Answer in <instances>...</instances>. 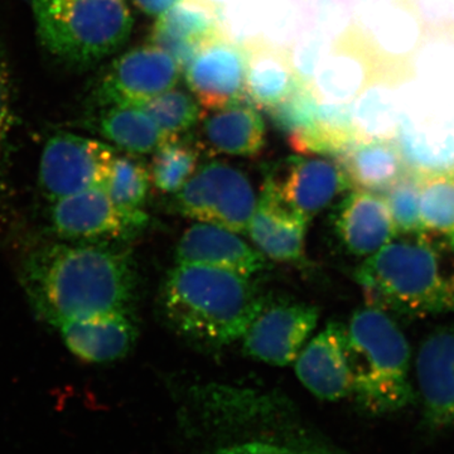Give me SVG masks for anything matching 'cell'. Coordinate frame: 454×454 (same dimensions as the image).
Instances as JSON below:
<instances>
[{"label": "cell", "instance_id": "6da1fadb", "mask_svg": "<svg viewBox=\"0 0 454 454\" xmlns=\"http://www.w3.org/2000/svg\"><path fill=\"white\" fill-rule=\"evenodd\" d=\"M20 284L42 321L61 322L101 313H129L139 277L128 249L110 243H44L20 262Z\"/></svg>", "mask_w": 454, "mask_h": 454}, {"label": "cell", "instance_id": "7a4b0ae2", "mask_svg": "<svg viewBox=\"0 0 454 454\" xmlns=\"http://www.w3.org/2000/svg\"><path fill=\"white\" fill-rule=\"evenodd\" d=\"M265 306L252 277L207 265L177 264L160 291L169 327L207 349L225 348L243 339Z\"/></svg>", "mask_w": 454, "mask_h": 454}, {"label": "cell", "instance_id": "3957f363", "mask_svg": "<svg viewBox=\"0 0 454 454\" xmlns=\"http://www.w3.org/2000/svg\"><path fill=\"white\" fill-rule=\"evenodd\" d=\"M369 306L400 315L454 312V236L420 231L394 239L357 269Z\"/></svg>", "mask_w": 454, "mask_h": 454}, {"label": "cell", "instance_id": "277c9868", "mask_svg": "<svg viewBox=\"0 0 454 454\" xmlns=\"http://www.w3.org/2000/svg\"><path fill=\"white\" fill-rule=\"evenodd\" d=\"M355 402L370 414H391L413 404L411 354L404 333L382 309L357 310L345 325Z\"/></svg>", "mask_w": 454, "mask_h": 454}, {"label": "cell", "instance_id": "5b68a950", "mask_svg": "<svg viewBox=\"0 0 454 454\" xmlns=\"http://www.w3.org/2000/svg\"><path fill=\"white\" fill-rule=\"evenodd\" d=\"M31 5L42 46L77 67L113 55L133 29L124 0H31Z\"/></svg>", "mask_w": 454, "mask_h": 454}, {"label": "cell", "instance_id": "8992f818", "mask_svg": "<svg viewBox=\"0 0 454 454\" xmlns=\"http://www.w3.org/2000/svg\"><path fill=\"white\" fill-rule=\"evenodd\" d=\"M411 73V59L387 52L354 22L333 42L309 89L318 103H354L372 83L393 88Z\"/></svg>", "mask_w": 454, "mask_h": 454}, {"label": "cell", "instance_id": "52a82bcc", "mask_svg": "<svg viewBox=\"0 0 454 454\" xmlns=\"http://www.w3.org/2000/svg\"><path fill=\"white\" fill-rule=\"evenodd\" d=\"M249 178L226 163L205 164L177 192L176 206L184 216L247 232L256 207Z\"/></svg>", "mask_w": 454, "mask_h": 454}, {"label": "cell", "instance_id": "ba28073f", "mask_svg": "<svg viewBox=\"0 0 454 454\" xmlns=\"http://www.w3.org/2000/svg\"><path fill=\"white\" fill-rule=\"evenodd\" d=\"M115 149L73 133L59 131L47 140L40 163L42 195L49 202L92 187H104Z\"/></svg>", "mask_w": 454, "mask_h": 454}, {"label": "cell", "instance_id": "9c48e42d", "mask_svg": "<svg viewBox=\"0 0 454 454\" xmlns=\"http://www.w3.org/2000/svg\"><path fill=\"white\" fill-rule=\"evenodd\" d=\"M181 71L172 56L152 44L130 50L114 59L100 77L92 91V106H145L175 88Z\"/></svg>", "mask_w": 454, "mask_h": 454}, {"label": "cell", "instance_id": "30bf717a", "mask_svg": "<svg viewBox=\"0 0 454 454\" xmlns=\"http://www.w3.org/2000/svg\"><path fill=\"white\" fill-rule=\"evenodd\" d=\"M51 231L73 243H110L140 229L107 195L106 188L92 187L50 202Z\"/></svg>", "mask_w": 454, "mask_h": 454}, {"label": "cell", "instance_id": "8fae6325", "mask_svg": "<svg viewBox=\"0 0 454 454\" xmlns=\"http://www.w3.org/2000/svg\"><path fill=\"white\" fill-rule=\"evenodd\" d=\"M184 71L188 88L202 106L203 114L216 112L247 98V50L227 40L225 35L201 47Z\"/></svg>", "mask_w": 454, "mask_h": 454}, {"label": "cell", "instance_id": "7c38bea8", "mask_svg": "<svg viewBox=\"0 0 454 454\" xmlns=\"http://www.w3.org/2000/svg\"><path fill=\"white\" fill-rule=\"evenodd\" d=\"M318 318V309L310 304H267L244 334L245 354L269 365L288 366L300 356Z\"/></svg>", "mask_w": 454, "mask_h": 454}, {"label": "cell", "instance_id": "4fadbf2b", "mask_svg": "<svg viewBox=\"0 0 454 454\" xmlns=\"http://www.w3.org/2000/svg\"><path fill=\"white\" fill-rule=\"evenodd\" d=\"M265 184L284 206L309 221L352 187L339 162L303 157L284 160Z\"/></svg>", "mask_w": 454, "mask_h": 454}, {"label": "cell", "instance_id": "5bb4252c", "mask_svg": "<svg viewBox=\"0 0 454 454\" xmlns=\"http://www.w3.org/2000/svg\"><path fill=\"white\" fill-rule=\"evenodd\" d=\"M415 379L426 428H453L454 327L439 328L423 340L415 358Z\"/></svg>", "mask_w": 454, "mask_h": 454}, {"label": "cell", "instance_id": "9a60e30c", "mask_svg": "<svg viewBox=\"0 0 454 454\" xmlns=\"http://www.w3.org/2000/svg\"><path fill=\"white\" fill-rule=\"evenodd\" d=\"M294 364L301 385L318 399L337 402L351 396L345 325H328L301 349Z\"/></svg>", "mask_w": 454, "mask_h": 454}, {"label": "cell", "instance_id": "2e32d148", "mask_svg": "<svg viewBox=\"0 0 454 454\" xmlns=\"http://www.w3.org/2000/svg\"><path fill=\"white\" fill-rule=\"evenodd\" d=\"M62 340L74 357L86 364H107L127 356L138 337L129 313L79 317L61 322Z\"/></svg>", "mask_w": 454, "mask_h": 454}, {"label": "cell", "instance_id": "e0dca14e", "mask_svg": "<svg viewBox=\"0 0 454 454\" xmlns=\"http://www.w3.org/2000/svg\"><path fill=\"white\" fill-rule=\"evenodd\" d=\"M236 234L214 223H195L179 240L176 262L226 269L247 277L267 269V256Z\"/></svg>", "mask_w": 454, "mask_h": 454}, {"label": "cell", "instance_id": "ac0fdd59", "mask_svg": "<svg viewBox=\"0 0 454 454\" xmlns=\"http://www.w3.org/2000/svg\"><path fill=\"white\" fill-rule=\"evenodd\" d=\"M333 223L340 243L356 256L369 258L397 234L387 200L357 188L340 203Z\"/></svg>", "mask_w": 454, "mask_h": 454}, {"label": "cell", "instance_id": "d6986e66", "mask_svg": "<svg viewBox=\"0 0 454 454\" xmlns=\"http://www.w3.org/2000/svg\"><path fill=\"white\" fill-rule=\"evenodd\" d=\"M220 35L215 9L199 0H182L158 17L149 44L168 53L184 71L200 49Z\"/></svg>", "mask_w": 454, "mask_h": 454}, {"label": "cell", "instance_id": "ffe728a7", "mask_svg": "<svg viewBox=\"0 0 454 454\" xmlns=\"http://www.w3.org/2000/svg\"><path fill=\"white\" fill-rule=\"evenodd\" d=\"M309 223L284 206L265 184L247 232L267 258L297 262L303 259Z\"/></svg>", "mask_w": 454, "mask_h": 454}, {"label": "cell", "instance_id": "44dd1931", "mask_svg": "<svg viewBox=\"0 0 454 454\" xmlns=\"http://www.w3.org/2000/svg\"><path fill=\"white\" fill-rule=\"evenodd\" d=\"M202 134L206 145L215 153L255 157L265 145V124L249 98L205 114Z\"/></svg>", "mask_w": 454, "mask_h": 454}, {"label": "cell", "instance_id": "7402d4cb", "mask_svg": "<svg viewBox=\"0 0 454 454\" xmlns=\"http://www.w3.org/2000/svg\"><path fill=\"white\" fill-rule=\"evenodd\" d=\"M351 186L387 192L404 176V157L389 138L357 139L337 157Z\"/></svg>", "mask_w": 454, "mask_h": 454}, {"label": "cell", "instance_id": "603a6c76", "mask_svg": "<svg viewBox=\"0 0 454 454\" xmlns=\"http://www.w3.org/2000/svg\"><path fill=\"white\" fill-rule=\"evenodd\" d=\"M245 92L258 109L270 110L304 86L293 68L289 52L260 41L247 47Z\"/></svg>", "mask_w": 454, "mask_h": 454}, {"label": "cell", "instance_id": "cb8c5ba5", "mask_svg": "<svg viewBox=\"0 0 454 454\" xmlns=\"http://www.w3.org/2000/svg\"><path fill=\"white\" fill-rule=\"evenodd\" d=\"M94 128L104 139L133 155L154 152L164 137L143 106H115L100 109Z\"/></svg>", "mask_w": 454, "mask_h": 454}, {"label": "cell", "instance_id": "d4e9b609", "mask_svg": "<svg viewBox=\"0 0 454 454\" xmlns=\"http://www.w3.org/2000/svg\"><path fill=\"white\" fill-rule=\"evenodd\" d=\"M151 184V169L145 162L133 154H116L104 188L119 210L142 227L146 221L143 206Z\"/></svg>", "mask_w": 454, "mask_h": 454}, {"label": "cell", "instance_id": "484cf974", "mask_svg": "<svg viewBox=\"0 0 454 454\" xmlns=\"http://www.w3.org/2000/svg\"><path fill=\"white\" fill-rule=\"evenodd\" d=\"M201 143L191 137L164 139L154 151L152 182L164 193H176L192 177L201 155Z\"/></svg>", "mask_w": 454, "mask_h": 454}, {"label": "cell", "instance_id": "4316f807", "mask_svg": "<svg viewBox=\"0 0 454 454\" xmlns=\"http://www.w3.org/2000/svg\"><path fill=\"white\" fill-rule=\"evenodd\" d=\"M419 215L423 231L454 236V175L433 173L419 181Z\"/></svg>", "mask_w": 454, "mask_h": 454}, {"label": "cell", "instance_id": "83f0119b", "mask_svg": "<svg viewBox=\"0 0 454 454\" xmlns=\"http://www.w3.org/2000/svg\"><path fill=\"white\" fill-rule=\"evenodd\" d=\"M309 28L304 0H267L262 13V41L288 51Z\"/></svg>", "mask_w": 454, "mask_h": 454}, {"label": "cell", "instance_id": "f1b7e54d", "mask_svg": "<svg viewBox=\"0 0 454 454\" xmlns=\"http://www.w3.org/2000/svg\"><path fill=\"white\" fill-rule=\"evenodd\" d=\"M249 434L221 442L205 454H339L306 439L283 437L265 430Z\"/></svg>", "mask_w": 454, "mask_h": 454}, {"label": "cell", "instance_id": "f546056e", "mask_svg": "<svg viewBox=\"0 0 454 454\" xmlns=\"http://www.w3.org/2000/svg\"><path fill=\"white\" fill-rule=\"evenodd\" d=\"M387 83H372L352 103L354 127L358 139L389 138L394 124V106Z\"/></svg>", "mask_w": 454, "mask_h": 454}, {"label": "cell", "instance_id": "4dcf8cb0", "mask_svg": "<svg viewBox=\"0 0 454 454\" xmlns=\"http://www.w3.org/2000/svg\"><path fill=\"white\" fill-rule=\"evenodd\" d=\"M151 115L164 139L181 137L192 129L201 119L199 104L190 94L179 90H168L143 106Z\"/></svg>", "mask_w": 454, "mask_h": 454}, {"label": "cell", "instance_id": "1f68e13d", "mask_svg": "<svg viewBox=\"0 0 454 454\" xmlns=\"http://www.w3.org/2000/svg\"><path fill=\"white\" fill-rule=\"evenodd\" d=\"M265 2L267 0H229L221 5L216 13L223 35L244 49L262 41Z\"/></svg>", "mask_w": 454, "mask_h": 454}, {"label": "cell", "instance_id": "d6a6232c", "mask_svg": "<svg viewBox=\"0 0 454 454\" xmlns=\"http://www.w3.org/2000/svg\"><path fill=\"white\" fill-rule=\"evenodd\" d=\"M16 124L13 77L4 44L0 40V199L9 192L12 137Z\"/></svg>", "mask_w": 454, "mask_h": 454}, {"label": "cell", "instance_id": "836d02e7", "mask_svg": "<svg viewBox=\"0 0 454 454\" xmlns=\"http://www.w3.org/2000/svg\"><path fill=\"white\" fill-rule=\"evenodd\" d=\"M387 193L385 200L396 231L404 235L423 231L419 215V181L403 176Z\"/></svg>", "mask_w": 454, "mask_h": 454}, {"label": "cell", "instance_id": "e575fe53", "mask_svg": "<svg viewBox=\"0 0 454 454\" xmlns=\"http://www.w3.org/2000/svg\"><path fill=\"white\" fill-rule=\"evenodd\" d=\"M318 101L307 86H301L282 104L268 110L271 121L289 136L312 129L317 121Z\"/></svg>", "mask_w": 454, "mask_h": 454}, {"label": "cell", "instance_id": "d590c367", "mask_svg": "<svg viewBox=\"0 0 454 454\" xmlns=\"http://www.w3.org/2000/svg\"><path fill=\"white\" fill-rule=\"evenodd\" d=\"M333 42L324 33L307 28L288 50L294 73L307 88H309L319 66L333 49Z\"/></svg>", "mask_w": 454, "mask_h": 454}, {"label": "cell", "instance_id": "8d00e7d4", "mask_svg": "<svg viewBox=\"0 0 454 454\" xmlns=\"http://www.w3.org/2000/svg\"><path fill=\"white\" fill-rule=\"evenodd\" d=\"M309 28L336 41L354 25V16L342 0H304Z\"/></svg>", "mask_w": 454, "mask_h": 454}, {"label": "cell", "instance_id": "74e56055", "mask_svg": "<svg viewBox=\"0 0 454 454\" xmlns=\"http://www.w3.org/2000/svg\"><path fill=\"white\" fill-rule=\"evenodd\" d=\"M134 4L148 16H162L182 0H133Z\"/></svg>", "mask_w": 454, "mask_h": 454}, {"label": "cell", "instance_id": "f35d334b", "mask_svg": "<svg viewBox=\"0 0 454 454\" xmlns=\"http://www.w3.org/2000/svg\"><path fill=\"white\" fill-rule=\"evenodd\" d=\"M199 2L208 5V7L215 9V11L217 12V9H219L221 5H223L225 3L229 2V0H199Z\"/></svg>", "mask_w": 454, "mask_h": 454}, {"label": "cell", "instance_id": "ab89813d", "mask_svg": "<svg viewBox=\"0 0 454 454\" xmlns=\"http://www.w3.org/2000/svg\"><path fill=\"white\" fill-rule=\"evenodd\" d=\"M394 2L399 4L400 7H405L408 11H413L414 0H394Z\"/></svg>", "mask_w": 454, "mask_h": 454}, {"label": "cell", "instance_id": "60d3db41", "mask_svg": "<svg viewBox=\"0 0 454 454\" xmlns=\"http://www.w3.org/2000/svg\"><path fill=\"white\" fill-rule=\"evenodd\" d=\"M442 2H443L444 7H446L448 14L454 20V0H442Z\"/></svg>", "mask_w": 454, "mask_h": 454}, {"label": "cell", "instance_id": "b9f144b4", "mask_svg": "<svg viewBox=\"0 0 454 454\" xmlns=\"http://www.w3.org/2000/svg\"><path fill=\"white\" fill-rule=\"evenodd\" d=\"M453 175H454V172H453Z\"/></svg>", "mask_w": 454, "mask_h": 454}]
</instances>
